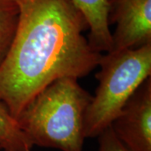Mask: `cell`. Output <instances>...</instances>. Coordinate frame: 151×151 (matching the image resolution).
<instances>
[{
    "instance_id": "cell-5",
    "label": "cell",
    "mask_w": 151,
    "mask_h": 151,
    "mask_svg": "<svg viewBox=\"0 0 151 151\" xmlns=\"http://www.w3.org/2000/svg\"><path fill=\"white\" fill-rule=\"evenodd\" d=\"M110 127L129 151H151V76L130 97Z\"/></svg>"
},
{
    "instance_id": "cell-2",
    "label": "cell",
    "mask_w": 151,
    "mask_h": 151,
    "mask_svg": "<svg viewBox=\"0 0 151 151\" xmlns=\"http://www.w3.org/2000/svg\"><path fill=\"white\" fill-rule=\"evenodd\" d=\"M92 96L74 77H61L44 88L18 116L32 145L83 151L84 119Z\"/></svg>"
},
{
    "instance_id": "cell-9",
    "label": "cell",
    "mask_w": 151,
    "mask_h": 151,
    "mask_svg": "<svg viewBox=\"0 0 151 151\" xmlns=\"http://www.w3.org/2000/svg\"><path fill=\"white\" fill-rule=\"evenodd\" d=\"M98 151H129L115 135L111 127L98 136Z\"/></svg>"
},
{
    "instance_id": "cell-8",
    "label": "cell",
    "mask_w": 151,
    "mask_h": 151,
    "mask_svg": "<svg viewBox=\"0 0 151 151\" xmlns=\"http://www.w3.org/2000/svg\"><path fill=\"white\" fill-rule=\"evenodd\" d=\"M19 19L18 0H0V65L14 41Z\"/></svg>"
},
{
    "instance_id": "cell-4",
    "label": "cell",
    "mask_w": 151,
    "mask_h": 151,
    "mask_svg": "<svg viewBox=\"0 0 151 151\" xmlns=\"http://www.w3.org/2000/svg\"><path fill=\"white\" fill-rule=\"evenodd\" d=\"M108 23L116 24L111 51L151 44V0H108Z\"/></svg>"
},
{
    "instance_id": "cell-6",
    "label": "cell",
    "mask_w": 151,
    "mask_h": 151,
    "mask_svg": "<svg viewBox=\"0 0 151 151\" xmlns=\"http://www.w3.org/2000/svg\"><path fill=\"white\" fill-rule=\"evenodd\" d=\"M85 18L90 29L88 42L93 50L108 53L113 48L108 23V0H70Z\"/></svg>"
},
{
    "instance_id": "cell-3",
    "label": "cell",
    "mask_w": 151,
    "mask_h": 151,
    "mask_svg": "<svg viewBox=\"0 0 151 151\" xmlns=\"http://www.w3.org/2000/svg\"><path fill=\"white\" fill-rule=\"evenodd\" d=\"M98 86L84 119L85 138L98 137L111 126L125 104L151 76V44L101 55Z\"/></svg>"
},
{
    "instance_id": "cell-1",
    "label": "cell",
    "mask_w": 151,
    "mask_h": 151,
    "mask_svg": "<svg viewBox=\"0 0 151 151\" xmlns=\"http://www.w3.org/2000/svg\"><path fill=\"white\" fill-rule=\"evenodd\" d=\"M18 3L16 34L0 65V103L15 120L51 82L88 75L102 55L84 36L87 23L70 0Z\"/></svg>"
},
{
    "instance_id": "cell-10",
    "label": "cell",
    "mask_w": 151,
    "mask_h": 151,
    "mask_svg": "<svg viewBox=\"0 0 151 151\" xmlns=\"http://www.w3.org/2000/svg\"><path fill=\"white\" fill-rule=\"evenodd\" d=\"M26 151H31V150H26Z\"/></svg>"
},
{
    "instance_id": "cell-7",
    "label": "cell",
    "mask_w": 151,
    "mask_h": 151,
    "mask_svg": "<svg viewBox=\"0 0 151 151\" xmlns=\"http://www.w3.org/2000/svg\"><path fill=\"white\" fill-rule=\"evenodd\" d=\"M32 144L19 129L16 120L0 103V150L4 151H26Z\"/></svg>"
}]
</instances>
